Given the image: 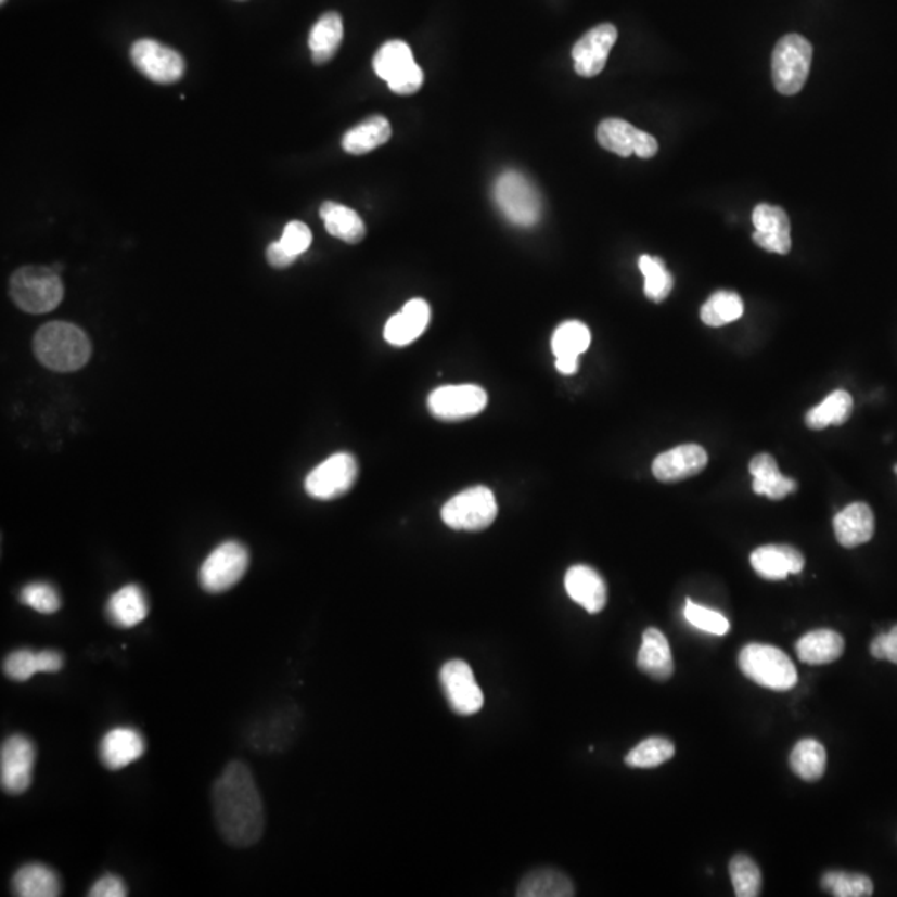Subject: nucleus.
I'll return each mask as SVG.
<instances>
[{"label": "nucleus", "mask_w": 897, "mask_h": 897, "mask_svg": "<svg viewBox=\"0 0 897 897\" xmlns=\"http://www.w3.org/2000/svg\"><path fill=\"white\" fill-rule=\"evenodd\" d=\"M215 823L225 843L252 848L265 833V808L252 770L230 761L212 790Z\"/></svg>", "instance_id": "nucleus-1"}, {"label": "nucleus", "mask_w": 897, "mask_h": 897, "mask_svg": "<svg viewBox=\"0 0 897 897\" xmlns=\"http://www.w3.org/2000/svg\"><path fill=\"white\" fill-rule=\"evenodd\" d=\"M34 353L47 369L57 373L78 371L92 356L89 336L75 324L52 321L34 336Z\"/></svg>", "instance_id": "nucleus-2"}, {"label": "nucleus", "mask_w": 897, "mask_h": 897, "mask_svg": "<svg viewBox=\"0 0 897 897\" xmlns=\"http://www.w3.org/2000/svg\"><path fill=\"white\" fill-rule=\"evenodd\" d=\"M9 293L22 311L46 315L64 299V284L54 268L24 267L12 274Z\"/></svg>", "instance_id": "nucleus-3"}, {"label": "nucleus", "mask_w": 897, "mask_h": 897, "mask_svg": "<svg viewBox=\"0 0 897 897\" xmlns=\"http://www.w3.org/2000/svg\"><path fill=\"white\" fill-rule=\"evenodd\" d=\"M740 670L763 689L787 692L798 684V671L786 653L773 645L749 643L738 656Z\"/></svg>", "instance_id": "nucleus-4"}, {"label": "nucleus", "mask_w": 897, "mask_h": 897, "mask_svg": "<svg viewBox=\"0 0 897 897\" xmlns=\"http://www.w3.org/2000/svg\"><path fill=\"white\" fill-rule=\"evenodd\" d=\"M812 46L799 34H787L778 40L771 57V78L781 95L802 92L811 71Z\"/></svg>", "instance_id": "nucleus-5"}, {"label": "nucleus", "mask_w": 897, "mask_h": 897, "mask_svg": "<svg viewBox=\"0 0 897 897\" xmlns=\"http://www.w3.org/2000/svg\"><path fill=\"white\" fill-rule=\"evenodd\" d=\"M494 198L504 217L517 227H534L542 217L539 192L521 171L509 170L500 175L494 187Z\"/></svg>", "instance_id": "nucleus-6"}, {"label": "nucleus", "mask_w": 897, "mask_h": 897, "mask_svg": "<svg viewBox=\"0 0 897 897\" xmlns=\"http://www.w3.org/2000/svg\"><path fill=\"white\" fill-rule=\"evenodd\" d=\"M497 500L492 490L477 486L462 490L458 496L447 500L440 511L444 524L452 530L479 533L496 521Z\"/></svg>", "instance_id": "nucleus-7"}, {"label": "nucleus", "mask_w": 897, "mask_h": 897, "mask_svg": "<svg viewBox=\"0 0 897 897\" xmlns=\"http://www.w3.org/2000/svg\"><path fill=\"white\" fill-rule=\"evenodd\" d=\"M249 552L243 543L228 540L209 552L198 572L200 586L208 593H223L245 577Z\"/></svg>", "instance_id": "nucleus-8"}, {"label": "nucleus", "mask_w": 897, "mask_h": 897, "mask_svg": "<svg viewBox=\"0 0 897 897\" xmlns=\"http://www.w3.org/2000/svg\"><path fill=\"white\" fill-rule=\"evenodd\" d=\"M377 77L386 80L390 92L412 95L424 84V72L415 64L411 47L402 40L384 43L373 59Z\"/></svg>", "instance_id": "nucleus-9"}, {"label": "nucleus", "mask_w": 897, "mask_h": 897, "mask_svg": "<svg viewBox=\"0 0 897 897\" xmlns=\"http://www.w3.org/2000/svg\"><path fill=\"white\" fill-rule=\"evenodd\" d=\"M36 743L25 734L5 738L0 748V786L11 796L24 795L29 790L36 770Z\"/></svg>", "instance_id": "nucleus-10"}, {"label": "nucleus", "mask_w": 897, "mask_h": 897, "mask_svg": "<svg viewBox=\"0 0 897 897\" xmlns=\"http://www.w3.org/2000/svg\"><path fill=\"white\" fill-rule=\"evenodd\" d=\"M440 687L447 705L459 717L479 714L484 706V693L474 671L462 659H451L443 665L439 674Z\"/></svg>", "instance_id": "nucleus-11"}, {"label": "nucleus", "mask_w": 897, "mask_h": 897, "mask_svg": "<svg viewBox=\"0 0 897 897\" xmlns=\"http://www.w3.org/2000/svg\"><path fill=\"white\" fill-rule=\"evenodd\" d=\"M358 479V462L348 452H337L309 472L305 489L320 500H333L345 496Z\"/></svg>", "instance_id": "nucleus-12"}, {"label": "nucleus", "mask_w": 897, "mask_h": 897, "mask_svg": "<svg viewBox=\"0 0 897 897\" xmlns=\"http://www.w3.org/2000/svg\"><path fill=\"white\" fill-rule=\"evenodd\" d=\"M130 57L140 74L161 86H170L183 77V57L178 54L177 50L162 46L156 40H137L131 46Z\"/></svg>", "instance_id": "nucleus-13"}, {"label": "nucleus", "mask_w": 897, "mask_h": 897, "mask_svg": "<svg viewBox=\"0 0 897 897\" xmlns=\"http://www.w3.org/2000/svg\"><path fill=\"white\" fill-rule=\"evenodd\" d=\"M489 398L483 387L474 384L437 387L427 399V408L440 421H464L486 409Z\"/></svg>", "instance_id": "nucleus-14"}, {"label": "nucleus", "mask_w": 897, "mask_h": 897, "mask_svg": "<svg viewBox=\"0 0 897 897\" xmlns=\"http://www.w3.org/2000/svg\"><path fill=\"white\" fill-rule=\"evenodd\" d=\"M597 140L600 146L615 153V155H637L643 161L653 158L658 152V142L646 131L639 130L622 118H606L597 127Z\"/></svg>", "instance_id": "nucleus-15"}, {"label": "nucleus", "mask_w": 897, "mask_h": 897, "mask_svg": "<svg viewBox=\"0 0 897 897\" xmlns=\"http://www.w3.org/2000/svg\"><path fill=\"white\" fill-rule=\"evenodd\" d=\"M617 27L600 24L584 34L572 49L575 72L580 77H595L605 68L612 47L617 42Z\"/></svg>", "instance_id": "nucleus-16"}, {"label": "nucleus", "mask_w": 897, "mask_h": 897, "mask_svg": "<svg viewBox=\"0 0 897 897\" xmlns=\"http://www.w3.org/2000/svg\"><path fill=\"white\" fill-rule=\"evenodd\" d=\"M145 748V738L136 728H112L100 740V761L107 770L120 771L130 767L131 763L139 761Z\"/></svg>", "instance_id": "nucleus-17"}, {"label": "nucleus", "mask_w": 897, "mask_h": 897, "mask_svg": "<svg viewBox=\"0 0 897 897\" xmlns=\"http://www.w3.org/2000/svg\"><path fill=\"white\" fill-rule=\"evenodd\" d=\"M753 242L765 252L787 255L791 249V223L786 212L780 206L761 205L753 209Z\"/></svg>", "instance_id": "nucleus-18"}, {"label": "nucleus", "mask_w": 897, "mask_h": 897, "mask_svg": "<svg viewBox=\"0 0 897 897\" xmlns=\"http://www.w3.org/2000/svg\"><path fill=\"white\" fill-rule=\"evenodd\" d=\"M708 456L696 444H684L659 454L653 461V476L662 483H680L696 476L706 467Z\"/></svg>", "instance_id": "nucleus-19"}, {"label": "nucleus", "mask_w": 897, "mask_h": 897, "mask_svg": "<svg viewBox=\"0 0 897 897\" xmlns=\"http://www.w3.org/2000/svg\"><path fill=\"white\" fill-rule=\"evenodd\" d=\"M64 668V655L59 650H14L5 656L2 671L12 681H29L37 674H57Z\"/></svg>", "instance_id": "nucleus-20"}, {"label": "nucleus", "mask_w": 897, "mask_h": 897, "mask_svg": "<svg viewBox=\"0 0 897 897\" xmlns=\"http://www.w3.org/2000/svg\"><path fill=\"white\" fill-rule=\"evenodd\" d=\"M430 320V305L421 298L411 299L398 315L390 316L384 328V339L399 348L411 345L426 331Z\"/></svg>", "instance_id": "nucleus-21"}, {"label": "nucleus", "mask_w": 897, "mask_h": 897, "mask_svg": "<svg viewBox=\"0 0 897 897\" xmlns=\"http://www.w3.org/2000/svg\"><path fill=\"white\" fill-rule=\"evenodd\" d=\"M565 590L578 605L589 614H599L606 605L605 580L595 568L587 565H574L565 574Z\"/></svg>", "instance_id": "nucleus-22"}, {"label": "nucleus", "mask_w": 897, "mask_h": 897, "mask_svg": "<svg viewBox=\"0 0 897 897\" xmlns=\"http://www.w3.org/2000/svg\"><path fill=\"white\" fill-rule=\"evenodd\" d=\"M752 567L767 580H784L787 575L802 574L805 558L791 546H763L752 553Z\"/></svg>", "instance_id": "nucleus-23"}, {"label": "nucleus", "mask_w": 897, "mask_h": 897, "mask_svg": "<svg viewBox=\"0 0 897 897\" xmlns=\"http://www.w3.org/2000/svg\"><path fill=\"white\" fill-rule=\"evenodd\" d=\"M833 525L837 542L846 549H855L869 542L876 529L873 511L864 502H855L837 512Z\"/></svg>", "instance_id": "nucleus-24"}, {"label": "nucleus", "mask_w": 897, "mask_h": 897, "mask_svg": "<svg viewBox=\"0 0 897 897\" xmlns=\"http://www.w3.org/2000/svg\"><path fill=\"white\" fill-rule=\"evenodd\" d=\"M637 667L653 680H670L675 664L670 643L664 636V631H659L658 628H646L643 631L642 646L637 655Z\"/></svg>", "instance_id": "nucleus-25"}, {"label": "nucleus", "mask_w": 897, "mask_h": 897, "mask_svg": "<svg viewBox=\"0 0 897 897\" xmlns=\"http://www.w3.org/2000/svg\"><path fill=\"white\" fill-rule=\"evenodd\" d=\"M12 894L18 897L62 896V880L57 871L42 862H27L15 871L11 881Z\"/></svg>", "instance_id": "nucleus-26"}, {"label": "nucleus", "mask_w": 897, "mask_h": 897, "mask_svg": "<svg viewBox=\"0 0 897 897\" xmlns=\"http://www.w3.org/2000/svg\"><path fill=\"white\" fill-rule=\"evenodd\" d=\"M749 474L753 476V490L759 496L781 500L798 489L796 480L781 474L777 461L770 454H758L753 458L749 462Z\"/></svg>", "instance_id": "nucleus-27"}, {"label": "nucleus", "mask_w": 897, "mask_h": 897, "mask_svg": "<svg viewBox=\"0 0 897 897\" xmlns=\"http://www.w3.org/2000/svg\"><path fill=\"white\" fill-rule=\"evenodd\" d=\"M107 615L115 627L133 628L149 615L145 593L136 584H128L112 593L107 602Z\"/></svg>", "instance_id": "nucleus-28"}, {"label": "nucleus", "mask_w": 897, "mask_h": 897, "mask_svg": "<svg viewBox=\"0 0 897 897\" xmlns=\"http://www.w3.org/2000/svg\"><path fill=\"white\" fill-rule=\"evenodd\" d=\"M844 652V639L830 628L812 630L796 643V653L803 664L830 665Z\"/></svg>", "instance_id": "nucleus-29"}, {"label": "nucleus", "mask_w": 897, "mask_h": 897, "mask_svg": "<svg viewBox=\"0 0 897 897\" xmlns=\"http://www.w3.org/2000/svg\"><path fill=\"white\" fill-rule=\"evenodd\" d=\"M345 36L343 18L337 12H326L312 25L309 33V50L312 62L318 65L328 64L336 55Z\"/></svg>", "instance_id": "nucleus-30"}, {"label": "nucleus", "mask_w": 897, "mask_h": 897, "mask_svg": "<svg viewBox=\"0 0 897 897\" xmlns=\"http://www.w3.org/2000/svg\"><path fill=\"white\" fill-rule=\"evenodd\" d=\"M320 217L323 220L328 233L341 242L356 245L362 242L366 236L364 221L361 220L355 209L341 203L324 202L320 208Z\"/></svg>", "instance_id": "nucleus-31"}, {"label": "nucleus", "mask_w": 897, "mask_h": 897, "mask_svg": "<svg viewBox=\"0 0 897 897\" xmlns=\"http://www.w3.org/2000/svg\"><path fill=\"white\" fill-rule=\"evenodd\" d=\"M390 136H393V128L387 118L383 115H373L346 131L343 137V149L349 155H364L387 143Z\"/></svg>", "instance_id": "nucleus-32"}, {"label": "nucleus", "mask_w": 897, "mask_h": 897, "mask_svg": "<svg viewBox=\"0 0 897 897\" xmlns=\"http://www.w3.org/2000/svg\"><path fill=\"white\" fill-rule=\"evenodd\" d=\"M518 897H572L574 884L558 869H536L524 876L517 887Z\"/></svg>", "instance_id": "nucleus-33"}, {"label": "nucleus", "mask_w": 897, "mask_h": 897, "mask_svg": "<svg viewBox=\"0 0 897 897\" xmlns=\"http://www.w3.org/2000/svg\"><path fill=\"white\" fill-rule=\"evenodd\" d=\"M853 398L846 390H834L821 405L806 414V426L821 431L830 426H841L851 418Z\"/></svg>", "instance_id": "nucleus-34"}, {"label": "nucleus", "mask_w": 897, "mask_h": 897, "mask_svg": "<svg viewBox=\"0 0 897 897\" xmlns=\"http://www.w3.org/2000/svg\"><path fill=\"white\" fill-rule=\"evenodd\" d=\"M790 767L805 781H818L826 771V749L820 742L806 738L796 743L790 755Z\"/></svg>", "instance_id": "nucleus-35"}, {"label": "nucleus", "mask_w": 897, "mask_h": 897, "mask_svg": "<svg viewBox=\"0 0 897 897\" xmlns=\"http://www.w3.org/2000/svg\"><path fill=\"white\" fill-rule=\"evenodd\" d=\"M743 312H745V305L740 295L733 292H717L709 296L708 302L702 306L700 316L706 326L721 328L740 320Z\"/></svg>", "instance_id": "nucleus-36"}, {"label": "nucleus", "mask_w": 897, "mask_h": 897, "mask_svg": "<svg viewBox=\"0 0 897 897\" xmlns=\"http://www.w3.org/2000/svg\"><path fill=\"white\" fill-rule=\"evenodd\" d=\"M675 756V745L667 738L652 736L640 742L625 756L627 767L650 770L670 761Z\"/></svg>", "instance_id": "nucleus-37"}, {"label": "nucleus", "mask_w": 897, "mask_h": 897, "mask_svg": "<svg viewBox=\"0 0 897 897\" xmlns=\"http://www.w3.org/2000/svg\"><path fill=\"white\" fill-rule=\"evenodd\" d=\"M639 268L645 278L646 298L655 303L665 302L674 290L675 281L665 267L664 259L649 255L640 256Z\"/></svg>", "instance_id": "nucleus-38"}, {"label": "nucleus", "mask_w": 897, "mask_h": 897, "mask_svg": "<svg viewBox=\"0 0 897 897\" xmlns=\"http://www.w3.org/2000/svg\"><path fill=\"white\" fill-rule=\"evenodd\" d=\"M589 328L580 321H567L555 330L552 336V351L555 358L559 356H580L589 349Z\"/></svg>", "instance_id": "nucleus-39"}, {"label": "nucleus", "mask_w": 897, "mask_h": 897, "mask_svg": "<svg viewBox=\"0 0 897 897\" xmlns=\"http://www.w3.org/2000/svg\"><path fill=\"white\" fill-rule=\"evenodd\" d=\"M731 884L738 897H758L761 893V871L749 856L736 855L728 864Z\"/></svg>", "instance_id": "nucleus-40"}, {"label": "nucleus", "mask_w": 897, "mask_h": 897, "mask_svg": "<svg viewBox=\"0 0 897 897\" xmlns=\"http://www.w3.org/2000/svg\"><path fill=\"white\" fill-rule=\"evenodd\" d=\"M821 886L836 897L873 896L874 884L866 874L830 871L821 877Z\"/></svg>", "instance_id": "nucleus-41"}, {"label": "nucleus", "mask_w": 897, "mask_h": 897, "mask_svg": "<svg viewBox=\"0 0 897 897\" xmlns=\"http://www.w3.org/2000/svg\"><path fill=\"white\" fill-rule=\"evenodd\" d=\"M24 605L42 615H52L61 611L62 599L55 587L47 582H30L21 590L18 595Z\"/></svg>", "instance_id": "nucleus-42"}, {"label": "nucleus", "mask_w": 897, "mask_h": 897, "mask_svg": "<svg viewBox=\"0 0 897 897\" xmlns=\"http://www.w3.org/2000/svg\"><path fill=\"white\" fill-rule=\"evenodd\" d=\"M683 614L690 625L699 628V630L706 631V633H712V636H727L730 631V622L725 615L699 605L690 599L687 600Z\"/></svg>", "instance_id": "nucleus-43"}, {"label": "nucleus", "mask_w": 897, "mask_h": 897, "mask_svg": "<svg viewBox=\"0 0 897 897\" xmlns=\"http://www.w3.org/2000/svg\"><path fill=\"white\" fill-rule=\"evenodd\" d=\"M312 234L311 230L302 221H290L284 227L283 236H281L280 245L286 249L290 255L298 258L303 253L308 252L311 246Z\"/></svg>", "instance_id": "nucleus-44"}, {"label": "nucleus", "mask_w": 897, "mask_h": 897, "mask_svg": "<svg viewBox=\"0 0 897 897\" xmlns=\"http://www.w3.org/2000/svg\"><path fill=\"white\" fill-rule=\"evenodd\" d=\"M90 897H125L128 896V887L118 874H103L90 886Z\"/></svg>", "instance_id": "nucleus-45"}, {"label": "nucleus", "mask_w": 897, "mask_h": 897, "mask_svg": "<svg viewBox=\"0 0 897 897\" xmlns=\"http://www.w3.org/2000/svg\"><path fill=\"white\" fill-rule=\"evenodd\" d=\"M871 655L876 659H887L897 665V625L887 633H881L871 643Z\"/></svg>", "instance_id": "nucleus-46"}, {"label": "nucleus", "mask_w": 897, "mask_h": 897, "mask_svg": "<svg viewBox=\"0 0 897 897\" xmlns=\"http://www.w3.org/2000/svg\"><path fill=\"white\" fill-rule=\"evenodd\" d=\"M267 259L268 262H270V267L277 268V270L290 268L293 262L296 261L295 256L290 255V253L280 245V242L271 243V245L268 246Z\"/></svg>", "instance_id": "nucleus-47"}, {"label": "nucleus", "mask_w": 897, "mask_h": 897, "mask_svg": "<svg viewBox=\"0 0 897 897\" xmlns=\"http://www.w3.org/2000/svg\"><path fill=\"white\" fill-rule=\"evenodd\" d=\"M555 368H558L559 373L565 374V376L577 373L578 356H559V358H555Z\"/></svg>", "instance_id": "nucleus-48"}, {"label": "nucleus", "mask_w": 897, "mask_h": 897, "mask_svg": "<svg viewBox=\"0 0 897 897\" xmlns=\"http://www.w3.org/2000/svg\"><path fill=\"white\" fill-rule=\"evenodd\" d=\"M0 2H2V4H5V2H8V0H0Z\"/></svg>", "instance_id": "nucleus-49"}, {"label": "nucleus", "mask_w": 897, "mask_h": 897, "mask_svg": "<svg viewBox=\"0 0 897 897\" xmlns=\"http://www.w3.org/2000/svg\"><path fill=\"white\" fill-rule=\"evenodd\" d=\"M894 471H896V474H897V465H896V467H894Z\"/></svg>", "instance_id": "nucleus-50"}]
</instances>
